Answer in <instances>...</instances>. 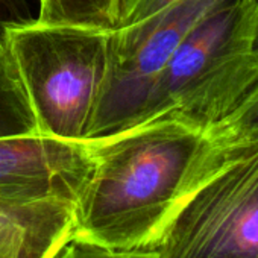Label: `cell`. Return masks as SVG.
<instances>
[{"label": "cell", "mask_w": 258, "mask_h": 258, "mask_svg": "<svg viewBox=\"0 0 258 258\" xmlns=\"http://www.w3.org/2000/svg\"><path fill=\"white\" fill-rule=\"evenodd\" d=\"M210 139L158 117L87 142L93 169L75 202L73 235L120 250L157 249Z\"/></svg>", "instance_id": "obj_1"}, {"label": "cell", "mask_w": 258, "mask_h": 258, "mask_svg": "<svg viewBox=\"0 0 258 258\" xmlns=\"http://www.w3.org/2000/svg\"><path fill=\"white\" fill-rule=\"evenodd\" d=\"M256 84L252 0H228L176 47L154 79L133 124L173 117L211 133Z\"/></svg>", "instance_id": "obj_2"}, {"label": "cell", "mask_w": 258, "mask_h": 258, "mask_svg": "<svg viewBox=\"0 0 258 258\" xmlns=\"http://www.w3.org/2000/svg\"><path fill=\"white\" fill-rule=\"evenodd\" d=\"M2 41L38 134L87 143V129L108 73L111 31L32 17L7 26Z\"/></svg>", "instance_id": "obj_3"}, {"label": "cell", "mask_w": 258, "mask_h": 258, "mask_svg": "<svg viewBox=\"0 0 258 258\" xmlns=\"http://www.w3.org/2000/svg\"><path fill=\"white\" fill-rule=\"evenodd\" d=\"M210 136L160 258H258V133Z\"/></svg>", "instance_id": "obj_4"}, {"label": "cell", "mask_w": 258, "mask_h": 258, "mask_svg": "<svg viewBox=\"0 0 258 258\" xmlns=\"http://www.w3.org/2000/svg\"><path fill=\"white\" fill-rule=\"evenodd\" d=\"M228 0H179L136 26L111 31L109 66L85 142L131 126L149 88L190 31Z\"/></svg>", "instance_id": "obj_5"}, {"label": "cell", "mask_w": 258, "mask_h": 258, "mask_svg": "<svg viewBox=\"0 0 258 258\" xmlns=\"http://www.w3.org/2000/svg\"><path fill=\"white\" fill-rule=\"evenodd\" d=\"M88 143L40 134L0 139V201L75 204L91 173Z\"/></svg>", "instance_id": "obj_6"}, {"label": "cell", "mask_w": 258, "mask_h": 258, "mask_svg": "<svg viewBox=\"0 0 258 258\" xmlns=\"http://www.w3.org/2000/svg\"><path fill=\"white\" fill-rule=\"evenodd\" d=\"M75 204L0 201V258H53L73 235Z\"/></svg>", "instance_id": "obj_7"}, {"label": "cell", "mask_w": 258, "mask_h": 258, "mask_svg": "<svg viewBox=\"0 0 258 258\" xmlns=\"http://www.w3.org/2000/svg\"><path fill=\"white\" fill-rule=\"evenodd\" d=\"M38 134L37 120L7 52L0 61V139Z\"/></svg>", "instance_id": "obj_8"}, {"label": "cell", "mask_w": 258, "mask_h": 258, "mask_svg": "<svg viewBox=\"0 0 258 258\" xmlns=\"http://www.w3.org/2000/svg\"><path fill=\"white\" fill-rule=\"evenodd\" d=\"M38 16L44 23L82 25L112 31L117 26L118 0H38Z\"/></svg>", "instance_id": "obj_9"}, {"label": "cell", "mask_w": 258, "mask_h": 258, "mask_svg": "<svg viewBox=\"0 0 258 258\" xmlns=\"http://www.w3.org/2000/svg\"><path fill=\"white\" fill-rule=\"evenodd\" d=\"M53 258H160V255L157 249L120 250L72 235L53 255Z\"/></svg>", "instance_id": "obj_10"}, {"label": "cell", "mask_w": 258, "mask_h": 258, "mask_svg": "<svg viewBox=\"0 0 258 258\" xmlns=\"http://www.w3.org/2000/svg\"><path fill=\"white\" fill-rule=\"evenodd\" d=\"M258 133V84L247 97L210 134L214 136H247Z\"/></svg>", "instance_id": "obj_11"}, {"label": "cell", "mask_w": 258, "mask_h": 258, "mask_svg": "<svg viewBox=\"0 0 258 258\" xmlns=\"http://www.w3.org/2000/svg\"><path fill=\"white\" fill-rule=\"evenodd\" d=\"M178 2L179 0H118V17L115 29L143 23L145 20L157 16L158 13Z\"/></svg>", "instance_id": "obj_12"}, {"label": "cell", "mask_w": 258, "mask_h": 258, "mask_svg": "<svg viewBox=\"0 0 258 258\" xmlns=\"http://www.w3.org/2000/svg\"><path fill=\"white\" fill-rule=\"evenodd\" d=\"M28 0H0V38L7 26L23 23L32 17Z\"/></svg>", "instance_id": "obj_13"}, {"label": "cell", "mask_w": 258, "mask_h": 258, "mask_svg": "<svg viewBox=\"0 0 258 258\" xmlns=\"http://www.w3.org/2000/svg\"><path fill=\"white\" fill-rule=\"evenodd\" d=\"M252 52L258 59V0H252Z\"/></svg>", "instance_id": "obj_14"}, {"label": "cell", "mask_w": 258, "mask_h": 258, "mask_svg": "<svg viewBox=\"0 0 258 258\" xmlns=\"http://www.w3.org/2000/svg\"><path fill=\"white\" fill-rule=\"evenodd\" d=\"M4 56H5V47H4V41H2V38H0V61L4 59Z\"/></svg>", "instance_id": "obj_15"}]
</instances>
